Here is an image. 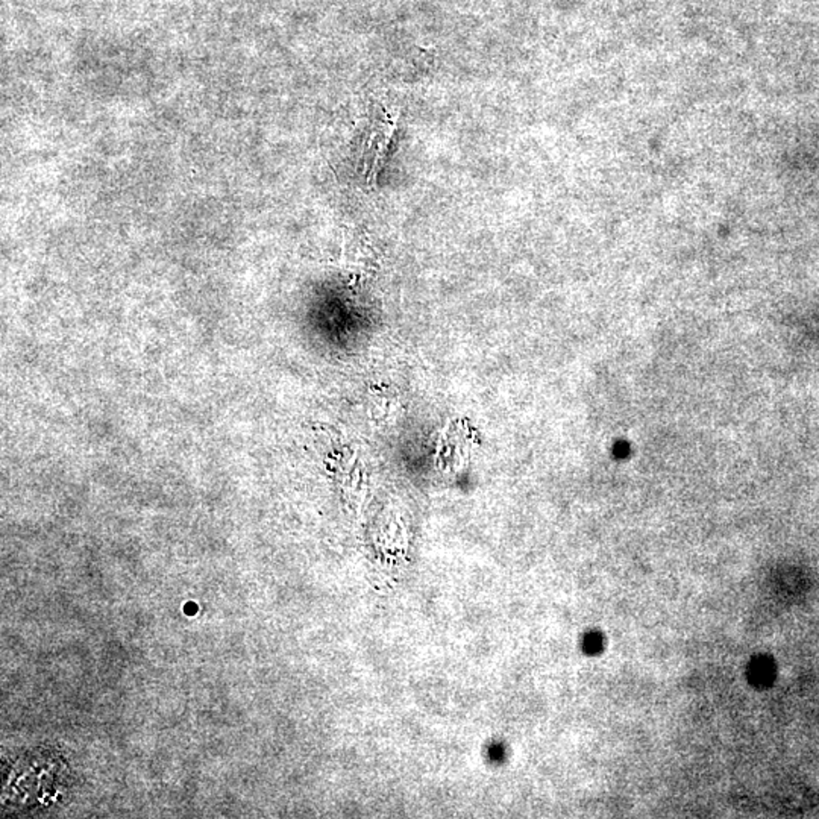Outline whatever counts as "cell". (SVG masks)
<instances>
[{"mask_svg": "<svg viewBox=\"0 0 819 819\" xmlns=\"http://www.w3.org/2000/svg\"><path fill=\"white\" fill-rule=\"evenodd\" d=\"M393 130H395V123L384 121L374 132H371L369 145L366 149V161H367L371 179L372 177L375 179L378 172L382 170L384 160H386L387 149L393 137Z\"/></svg>", "mask_w": 819, "mask_h": 819, "instance_id": "cell-1", "label": "cell"}]
</instances>
